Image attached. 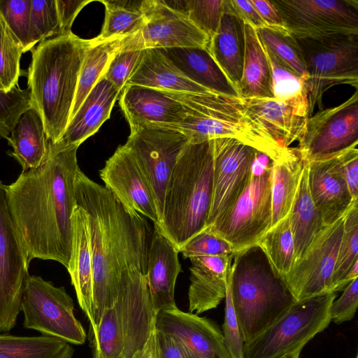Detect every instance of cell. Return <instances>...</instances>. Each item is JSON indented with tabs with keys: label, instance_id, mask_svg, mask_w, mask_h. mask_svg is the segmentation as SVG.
I'll return each instance as SVG.
<instances>
[{
	"label": "cell",
	"instance_id": "6da1fadb",
	"mask_svg": "<svg viewBox=\"0 0 358 358\" xmlns=\"http://www.w3.org/2000/svg\"><path fill=\"white\" fill-rule=\"evenodd\" d=\"M75 196L88 222L93 280L92 334L103 311L114 305L120 287L147 276L153 231L146 217L124 206L80 169L75 179Z\"/></svg>",
	"mask_w": 358,
	"mask_h": 358
},
{
	"label": "cell",
	"instance_id": "7a4b0ae2",
	"mask_svg": "<svg viewBox=\"0 0 358 358\" xmlns=\"http://www.w3.org/2000/svg\"><path fill=\"white\" fill-rule=\"evenodd\" d=\"M78 147H57L49 142L43 163L22 171L5 186L8 208L29 262L53 260L68 268Z\"/></svg>",
	"mask_w": 358,
	"mask_h": 358
},
{
	"label": "cell",
	"instance_id": "3957f363",
	"mask_svg": "<svg viewBox=\"0 0 358 358\" xmlns=\"http://www.w3.org/2000/svg\"><path fill=\"white\" fill-rule=\"evenodd\" d=\"M92 39L71 32L46 39L32 50L28 69L31 105L54 144L64 133L76 94L81 66Z\"/></svg>",
	"mask_w": 358,
	"mask_h": 358
},
{
	"label": "cell",
	"instance_id": "277c9868",
	"mask_svg": "<svg viewBox=\"0 0 358 358\" xmlns=\"http://www.w3.org/2000/svg\"><path fill=\"white\" fill-rule=\"evenodd\" d=\"M213 139L188 142L180 153L166 186L163 211L154 224L180 252L207 227L212 200Z\"/></svg>",
	"mask_w": 358,
	"mask_h": 358
},
{
	"label": "cell",
	"instance_id": "5b68a950",
	"mask_svg": "<svg viewBox=\"0 0 358 358\" xmlns=\"http://www.w3.org/2000/svg\"><path fill=\"white\" fill-rule=\"evenodd\" d=\"M229 274L232 304L245 343L296 301L258 245L235 252Z\"/></svg>",
	"mask_w": 358,
	"mask_h": 358
},
{
	"label": "cell",
	"instance_id": "8992f818",
	"mask_svg": "<svg viewBox=\"0 0 358 358\" xmlns=\"http://www.w3.org/2000/svg\"><path fill=\"white\" fill-rule=\"evenodd\" d=\"M163 92L182 103L187 116L180 124L162 127L180 131L189 142L234 138L263 152L272 162L287 149L273 141L249 117L241 97L215 93Z\"/></svg>",
	"mask_w": 358,
	"mask_h": 358
},
{
	"label": "cell",
	"instance_id": "52a82bcc",
	"mask_svg": "<svg viewBox=\"0 0 358 358\" xmlns=\"http://www.w3.org/2000/svg\"><path fill=\"white\" fill-rule=\"evenodd\" d=\"M155 317L147 276L122 285L91 334L93 357L133 358L155 329Z\"/></svg>",
	"mask_w": 358,
	"mask_h": 358
},
{
	"label": "cell",
	"instance_id": "ba28073f",
	"mask_svg": "<svg viewBox=\"0 0 358 358\" xmlns=\"http://www.w3.org/2000/svg\"><path fill=\"white\" fill-rule=\"evenodd\" d=\"M271 181L272 161L257 150L246 187L206 229L227 241L234 252L257 245L271 227Z\"/></svg>",
	"mask_w": 358,
	"mask_h": 358
},
{
	"label": "cell",
	"instance_id": "9c48e42d",
	"mask_svg": "<svg viewBox=\"0 0 358 358\" xmlns=\"http://www.w3.org/2000/svg\"><path fill=\"white\" fill-rule=\"evenodd\" d=\"M295 38L306 65L308 117L316 106L322 109L323 94L332 87L349 85L357 90L358 34Z\"/></svg>",
	"mask_w": 358,
	"mask_h": 358
},
{
	"label": "cell",
	"instance_id": "30bf717a",
	"mask_svg": "<svg viewBox=\"0 0 358 358\" xmlns=\"http://www.w3.org/2000/svg\"><path fill=\"white\" fill-rule=\"evenodd\" d=\"M336 292H327L295 303L271 326L244 345V358H283L303 349L331 320Z\"/></svg>",
	"mask_w": 358,
	"mask_h": 358
},
{
	"label": "cell",
	"instance_id": "8fae6325",
	"mask_svg": "<svg viewBox=\"0 0 358 358\" xmlns=\"http://www.w3.org/2000/svg\"><path fill=\"white\" fill-rule=\"evenodd\" d=\"M23 326L69 343L81 345L86 333L74 315V303L64 287L29 275L22 294Z\"/></svg>",
	"mask_w": 358,
	"mask_h": 358
},
{
	"label": "cell",
	"instance_id": "7c38bea8",
	"mask_svg": "<svg viewBox=\"0 0 358 358\" xmlns=\"http://www.w3.org/2000/svg\"><path fill=\"white\" fill-rule=\"evenodd\" d=\"M130 131L125 145L131 152L148 184L159 222L169 179L189 140L180 131L159 127H135L130 128Z\"/></svg>",
	"mask_w": 358,
	"mask_h": 358
},
{
	"label": "cell",
	"instance_id": "4fadbf2b",
	"mask_svg": "<svg viewBox=\"0 0 358 358\" xmlns=\"http://www.w3.org/2000/svg\"><path fill=\"white\" fill-rule=\"evenodd\" d=\"M295 38L358 34L357 0H273Z\"/></svg>",
	"mask_w": 358,
	"mask_h": 358
},
{
	"label": "cell",
	"instance_id": "5bb4252c",
	"mask_svg": "<svg viewBox=\"0 0 358 358\" xmlns=\"http://www.w3.org/2000/svg\"><path fill=\"white\" fill-rule=\"evenodd\" d=\"M6 185L0 180V331L15 325L29 273V261L9 212Z\"/></svg>",
	"mask_w": 358,
	"mask_h": 358
},
{
	"label": "cell",
	"instance_id": "9a60e30c",
	"mask_svg": "<svg viewBox=\"0 0 358 358\" xmlns=\"http://www.w3.org/2000/svg\"><path fill=\"white\" fill-rule=\"evenodd\" d=\"M141 28L122 40V50L201 48L208 50L210 39L185 14L164 1L143 0Z\"/></svg>",
	"mask_w": 358,
	"mask_h": 358
},
{
	"label": "cell",
	"instance_id": "2e32d148",
	"mask_svg": "<svg viewBox=\"0 0 358 358\" xmlns=\"http://www.w3.org/2000/svg\"><path fill=\"white\" fill-rule=\"evenodd\" d=\"M297 148L306 162L332 157L358 144L357 90L341 104L308 117Z\"/></svg>",
	"mask_w": 358,
	"mask_h": 358
},
{
	"label": "cell",
	"instance_id": "e0dca14e",
	"mask_svg": "<svg viewBox=\"0 0 358 358\" xmlns=\"http://www.w3.org/2000/svg\"><path fill=\"white\" fill-rule=\"evenodd\" d=\"M343 222L324 226L283 278L296 301L330 292Z\"/></svg>",
	"mask_w": 358,
	"mask_h": 358
},
{
	"label": "cell",
	"instance_id": "ac0fdd59",
	"mask_svg": "<svg viewBox=\"0 0 358 358\" xmlns=\"http://www.w3.org/2000/svg\"><path fill=\"white\" fill-rule=\"evenodd\" d=\"M257 151L234 138L213 139V192L207 227L234 203L246 187Z\"/></svg>",
	"mask_w": 358,
	"mask_h": 358
},
{
	"label": "cell",
	"instance_id": "d6986e66",
	"mask_svg": "<svg viewBox=\"0 0 358 358\" xmlns=\"http://www.w3.org/2000/svg\"><path fill=\"white\" fill-rule=\"evenodd\" d=\"M108 188L125 206L153 222H159L155 202L148 184L134 155L124 145L119 146L99 171Z\"/></svg>",
	"mask_w": 358,
	"mask_h": 358
},
{
	"label": "cell",
	"instance_id": "ffe728a7",
	"mask_svg": "<svg viewBox=\"0 0 358 358\" xmlns=\"http://www.w3.org/2000/svg\"><path fill=\"white\" fill-rule=\"evenodd\" d=\"M155 329L177 338L199 358H229L222 333L206 317L176 307L157 313Z\"/></svg>",
	"mask_w": 358,
	"mask_h": 358
},
{
	"label": "cell",
	"instance_id": "44dd1931",
	"mask_svg": "<svg viewBox=\"0 0 358 358\" xmlns=\"http://www.w3.org/2000/svg\"><path fill=\"white\" fill-rule=\"evenodd\" d=\"M306 165L311 198L324 225L331 224L345 217L357 200L352 197L337 155Z\"/></svg>",
	"mask_w": 358,
	"mask_h": 358
},
{
	"label": "cell",
	"instance_id": "7402d4cb",
	"mask_svg": "<svg viewBox=\"0 0 358 358\" xmlns=\"http://www.w3.org/2000/svg\"><path fill=\"white\" fill-rule=\"evenodd\" d=\"M120 105L130 128L165 127L182 122L187 110L180 101L163 91L129 85L120 93Z\"/></svg>",
	"mask_w": 358,
	"mask_h": 358
},
{
	"label": "cell",
	"instance_id": "603a6c76",
	"mask_svg": "<svg viewBox=\"0 0 358 358\" xmlns=\"http://www.w3.org/2000/svg\"><path fill=\"white\" fill-rule=\"evenodd\" d=\"M178 253L176 246L154 227L148 250L147 281L155 315L177 307L175 285L182 271Z\"/></svg>",
	"mask_w": 358,
	"mask_h": 358
},
{
	"label": "cell",
	"instance_id": "cb8c5ba5",
	"mask_svg": "<svg viewBox=\"0 0 358 358\" xmlns=\"http://www.w3.org/2000/svg\"><path fill=\"white\" fill-rule=\"evenodd\" d=\"M249 117L282 148L301 138L307 110L275 98H241Z\"/></svg>",
	"mask_w": 358,
	"mask_h": 358
},
{
	"label": "cell",
	"instance_id": "d4e9b609",
	"mask_svg": "<svg viewBox=\"0 0 358 358\" xmlns=\"http://www.w3.org/2000/svg\"><path fill=\"white\" fill-rule=\"evenodd\" d=\"M234 254L189 258V311L199 314L215 308L225 299Z\"/></svg>",
	"mask_w": 358,
	"mask_h": 358
},
{
	"label": "cell",
	"instance_id": "484cf974",
	"mask_svg": "<svg viewBox=\"0 0 358 358\" xmlns=\"http://www.w3.org/2000/svg\"><path fill=\"white\" fill-rule=\"evenodd\" d=\"M117 90L103 76L90 92L78 110L69 121L57 147L79 146L94 135L110 115L113 107L120 95Z\"/></svg>",
	"mask_w": 358,
	"mask_h": 358
},
{
	"label": "cell",
	"instance_id": "4316f807",
	"mask_svg": "<svg viewBox=\"0 0 358 358\" xmlns=\"http://www.w3.org/2000/svg\"><path fill=\"white\" fill-rule=\"evenodd\" d=\"M71 221V251L66 269L75 289L79 306L92 327L93 280L88 222L85 211L78 205L73 209Z\"/></svg>",
	"mask_w": 358,
	"mask_h": 358
},
{
	"label": "cell",
	"instance_id": "83f0119b",
	"mask_svg": "<svg viewBox=\"0 0 358 358\" xmlns=\"http://www.w3.org/2000/svg\"><path fill=\"white\" fill-rule=\"evenodd\" d=\"M208 50L238 90L245 52L244 24L234 13L230 0H225L220 25L210 39Z\"/></svg>",
	"mask_w": 358,
	"mask_h": 358
},
{
	"label": "cell",
	"instance_id": "f1b7e54d",
	"mask_svg": "<svg viewBox=\"0 0 358 358\" xmlns=\"http://www.w3.org/2000/svg\"><path fill=\"white\" fill-rule=\"evenodd\" d=\"M135 85L160 91L213 93L189 80L159 49H145L126 85Z\"/></svg>",
	"mask_w": 358,
	"mask_h": 358
},
{
	"label": "cell",
	"instance_id": "f546056e",
	"mask_svg": "<svg viewBox=\"0 0 358 358\" xmlns=\"http://www.w3.org/2000/svg\"><path fill=\"white\" fill-rule=\"evenodd\" d=\"M189 80L213 93L240 97L208 50L201 48L159 49Z\"/></svg>",
	"mask_w": 358,
	"mask_h": 358
},
{
	"label": "cell",
	"instance_id": "4dcf8cb0",
	"mask_svg": "<svg viewBox=\"0 0 358 358\" xmlns=\"http://www.w3.org/2000/svg\"><path fill=\"white\" fill-rule=\"evenodd\" d=\"M7 140L13 148L8 154L22 171L39 166L46 158L49 141L41 117L32 106L20 115Z\"/></svg>",
	"mask_w": 358,
	"mask_h": 358
},
{
	"label": "cell",
	"instance_id": "1f68e13d",
	"mask_svg": "<svg viewBox=\"0 0 358 358\" xmlns=\"http://www.w3.org/2000/svg\"><path fill=\"white\" fill-rule=\"evenodd\" d=\"M244 24L245 52L238 92L241 98H273L270 64L253 27Z\"/></svg>",
	"mask_w": 358,
	"mask_h": 358
},
{
	"label": "cell",
	"instance_id": "d6a6232c",
	"mask_svg": "<svg viewBox=\"0 0 358 358\" xmlns=\"http://www.w3.org/2000/svg\"><path fill=\"white\" fill-rule=\"evenodd\" d=\"M303 166L297 148H288L280 157L272 162L271 227L289 214Z\"/></svg>",
	"mask_w": 358,
	"mask_h": 358
},
{
	"label": "cell",
	"instance_id": "836d02e7",
	"mask_svg": "<svg viewBox=\"0 0 358 358\" xmlns=\"http://www.w3.org/2000/svg\"><path fill=\"white\" fill-rule=\"evenodd\" d=\"M289 216L296 262L324 227L321 215L310 196L306 162Z\"/></svg>",
	"mask_w": 358,
	"mask_h": 358
},
{
	"label": "cell",
	"instance_id": "e575fe53",
	"mask_svg": "<svg viewBox=\"0 0 358 358\" xmlns=\"http://www.w3.org/2000/svg\"><path fill=\"white\" fill-rule=\"evenodd\" d=\"M73 348L59 338L0 334V358H72Z\"/></svg>",
	"mask_w": 358,
	"mask_h": 358
},
{
	"label": "cell",
	"instance_id": "d590c367",
	"mask_svg": "<svg viewBox=\"0 0 358 358\" xmlns=\"http://www.w3.org/2000/svg\"><path fill=\"white\" fill-rule=\"evenodd\" d=\"M123 38L96 42L92 45L84 58L78 78V87L69 121L97 82L103 76L115 54L121 49Z\"/></svg>",
	"mask_w": 358,
	"mask_h": 358
},
{
	"label": "cell",
	"instance_id": "8d00e7d4",
	"mask_svg": "<svg viewBox=\"0 0 358 358\" xmlns=\"http://www.w3.org/2000/svg\"><path fill=\"white\" fill-rule=\"evenodd\" d=\"M272 268L283 278L294 262V245L289 214L271 227L258 241Z\"/></svg>",
	"mask_w": 358,
	"mask_h": 358
},
{
	"label": "cell",
	"instance_id": "74e56055",
	"mask_svg": "<svg viewBox=\"0 0 358 358\" xmlns=\"http://www.w3.org/2000/svg\"><path fill=\"white\" fill-rule=\"evenodd\" d=\"M141 1H101L106 8L105 21L96 42L123 38L136 32L143 23Z\"/></svg>",
	"mask_w": 358,
	"mask_h": 358
},
{
	"label": "cell",
	"instance_id": "f35d334b",
	"mask_svg": "<svg viewBox=\"0 0 358 358\" xmlns=\"http://www.w3.org/2000/svg\"><path fill=\"white\" fill-rule=\"evenodd\" d=\"M358 200L354 201L344 217L343 229L332 274L330 292L345 288L344 281L358 261Z\"/></svg>",
	"mask_w": 358,
	"mask_h": 358
},
{
	"label": "cell",
	"instance_id": "ab89813d",
	"mask_svg": "<svg viewBox=\"0 0 358 358\" xmlns=\"http://www.w3.org/2000/svg\"><path fill=\"white\" fill-rule=\"evenodd\" d=\"M256 30L264 46L305 81L307 74L303 54L296 38L288 30L267 26Z\"/></svg>",
	"mask_w": 358,
	"mask_h": 358
},
{
	"label": "cell",
	"instance_id": "60d3db41",
	"mask_svg": "<svg viewBox=\"0 0 358 358\" xmlns=\"http://www.w3.org/2000/svg\"><path fill=\"white\" fill-rule=\"evenodd\" d=\"M264 48L271 68L273 98L304 109L308 115L304 80L282 64L268 49Z\"/></svg>",
	"mask_w": 358,
	"mask_h": 358
},
{
	"label": "cell",
	"instance_id": "b9f144b4",
	"mask_svg": "<svg viewBox=\"0 0 358 358\" xmlns=\"http://www.w3.org/2000/svg\"><path fill=\"white\" fill-rule=\"evenodd\" d=\"M183 13L209 39L216 33L224 12L225 0L164 1Z\"/></svg>",
	"mask_w": 358,
	"mask_h": 358
},
{
	"label": "cell",
	"instance_id": "7bdbcfd3",
	"mask_svg": "<svg viewBox=\"0 0 358 358\" xmlns=\"http://www.w3.org/2000/svg\"><path fill=\"white\" fill-rule=\"evenodd\" d=\"M22 47L0 14V88L8 92L18 85Z\"/></svg>",
	"mask_w": 358,
	"mask_h": 358
},
{
	"label": "cell",
	"instance_id": "ee69618b",
	"mask_svg": "<svg viewBox=\"0 0 358 358\" xmlns=\"http://www.w3.org/2000/svg\"><path fill=\"white\" fill-rule=\"evenodd\" d=\"M29 27L34 46L38 42L59 36L56 0H31Z\"/></svg>",
	"mask_w": 358,
	"mask_h": 358
},
{
	"label": "cell",
	"instance_id": "f6af8a7d",
	"mask_svg": "<svg viewBox=\"0 0 358 358\" xmlns=\"http://www.w3.org/2000/svg\"><path fill=\"white\" fill-rule=\"evenodd\" d=\"M31 0H0V14L20 43L23 53L34 47L30 37Z\"/></svg>",
	"mask_w": 358,
	"mask_h": 358
},
{
	"label": "cell",
	"instance_id": "bcb514c9",
	"mask_svg": "<svg viewBox=\"0 0 358 358\" xmlns=\"http://www.w3.org/2000/svg\"><path fill=\"white\" fill-rule=\"evenodd\" d=\"M31 106L28 88L17 85L8 92L0 88V138L7 139L20 115Z\"/></svg>",
	"mask_w": 358,
	"mask_h": 358
},
{
	"label": "cell",
	"instance_id": "7dc6e473",
	"mask_svg": "<svg viewBox=\"0 0 358 358\" xmlns=\"http://www.w3.org/2000/svg\"><path fill=\"white\" fill-rule=\"evenodd\" d=\"M184 258L232 255L234 251L224 240L206 229L187 241L180 248Z\"/></svg>",
	"mask_w": 358,
	"mask_h": 358
},
{
	"label": "cell",
	"instance_id": "c3c4849f",
	"mask_svg": "<svg viewBox=\"0 0 358 358\" xmlns=\"http://www.w3.org/2000/svg\"><path fill=\"white\" fill-rule=\"evenodd\" d=\"M224 299L225 314L222 326L224 345L229 358H244L245 343L232 304L229 273L227 278V292Z\"/></svg>",
	"mask_w": 358,
	"mask_h": 358
},
{
	"label": "cell",
	"instance_id": "681fc988",
	"mask_svg": "<svg viewBox=\"0 0 358 358\" xmlns=\"http://www.w3.org/2000/svg\"><path fill=\"white\" fill-rule=\"evenodd\" d=\"M144 50H119L110 60L103 77L122 92Z\"/></svg>",
	"mask_w": 358,
	"mask_h": 358
},
{
	"label": "cell",
	"instance_id": "f907efd6",
	"mask_svg": "<svg viewBox=\"0 0 358 358\" xmlns=\"http://www.w3.org/2000/svg\"><path fill=\"white\" fill-rule=\"evenodd\" d=\"M358 306V278L344 289L341 296L334 301L330 308L331 320L336 324L351 320Z\"/></svg>",
	"mask_w": 358,
	"mask_h": 358
},
{
	"label": "cell",
	"instance_id": "816d5d0a",
	"mask_svg": "<svg viewBox=\"0 0 358 358\" xmlns=\"http://www.w3.org/2000/svg\"><path fill=\"white\" fill-rule=\"evenodd\" d=\"M337 157L349 190L354 200H358V149L357 145L337 154Z\"/></svg>",
	"mask_w": 358,
	"mask_h": 358
},
{
	"label": "cell",
	"instance_id": "f5cc1de1",
	"mask_svg": "<svg viewBox=\"0 0 358 358\" xmlns=\"http://www.w3.org/2000/svg\"><path fill=\"white\" fill-rule=\"evenodd\" d=\"M158 358H199L177 338L155 329Z\"/></svg>",
	"mask_w": 358,
	"mask_h": 358
},
{
	"label": "cell",
	"instance_id": "db71d44e",
	"mask_svg": "<svg viewBox=\"0 0 358 358\" xmlns=\"http://www.w3.org/2000/svg\"><path fill=\"white\" fill-rule=\"evenodd\" d=\"M91 1L56 0L59 35L71 32V26L81 9Z\"/></svg>",
	"mask_w": 358,
	"mask_h": 358
},
{
	"label": "cell",
	"instance_id": "11a10c76",
	"mask_svg": "<svg viewBox=\"0 0 358 358\" xmlns=\"http://www.w3.org/2000/svg\"><path fill=\"white\" fill-rule=\"evenodd\" d=\"M234 13L242 20L254 28L266 26L250 0H230Z\"/></svg>",
	"mask_w": 358,
	"mask_h": 358
},
{
	"label": "cell",
	"instance_id": "9f6ffc18",
	"mask_svg": "<svg viewBox=\"0 0 358 358\" xmlns=\"http://www.w3.org/2000/svg\"><path fill=\"white\" fill-rule=\"evenodd\" d=\"M266 26L286 29L282 17L271 1L250 0Z\"/></svg>",
	"mask_w": 358,
	"mask_h": 358
},
{
	"label": "cell",
	"instance_id": "6f0895ef",
	"mask_svg": "<svg viewBox=\"0 0 358 358\" xmlns=\"http://www.w3.org/2000/svg\"><path fill=\"white\" fill-rule=\"evenodd\" d=\"M133 358H158L155 329L151 333L143 348L136 352Z\"/></svg>",
	"mask_w": 358,
	"mask_h": 358
},
{
	"label": "cell",
	"instance_id": "680465c9",
	"mask_svg": "<svg viewBox=\"0 0 358 358\" xmlns=\"http://www.w3.org/2000/svg\"><path fill=\"white\" fill-rule=\"evenodd\" d=\"M301 352V350L296 351L293 353H291V354L285 356L283 358H299V355H300Z\"/></svg>",
	"mask_w": 358,
	"mask_h": 358
},
{
	"label": "cell",
	"instance_id": "91938a15",
	"mask_svg": "<svg viewBox=\"0 0 358 358\" xmlns=\"http://www.w3.org/2000/svg\"><path fill=\"white\" fill-rule=\"evenodd\" d=\"M355 358H358V355H357V354L356 355Z\"/></svg>",
	"mask_w": 358,
	"mask_h": 358
},
{
	"label": "cell",
	"instance_id": "94428289",
	"mask_svg": "<svg viewBox=\"0 0 358 358\" xmlns=\"http://www.w3.org/2000/svg\"><path fill=\"white\" fill-rule=\"evenodd\" d=\"M93 358H94V357H93Z\"/></svg>",
	"mask_w": 358,
	"mask_h": 358
}]
</instances>
